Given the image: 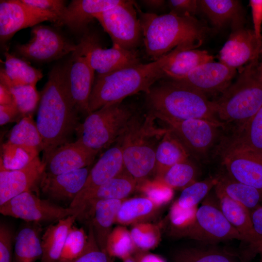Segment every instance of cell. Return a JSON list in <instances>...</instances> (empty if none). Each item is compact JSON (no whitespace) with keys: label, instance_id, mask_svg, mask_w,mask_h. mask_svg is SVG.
I'll return each instance as SVG.
<instances>
[{"label":"cell","instance_id":"6da1fadb","mask_svg":"<svg viewBox=\"0 0 262 262\" xmlns=\"http://www.w3.org/2000/svg\"><path fill=\"white\" fill-rule=\"evenodd\" d=\"M78 113L70 92L66 66H56L40 93L36 124L43 141L45 158L69 140L80 125Z\"/></svg>","mask_w":262,"mask_h":262},{"label":"cell","instance_id":"7a4b0ae2","mask_svg":"<svg viewBox=\"0 0 262 262\" xmlns=\"http://www.w3.org/2000/svg\"><path fill=\"white\" fill-rule=\"evenodd\" d=\"M147 55L156 61L176 48L196 49L202 45L209 29L195 17L172 12L158 15L143 12L134 2Z\"/></svg>","mask_w":262,"mask_h":262},{"label":"cell","instance_id":"3957f363","mask_svg":"<svg viewBox=\"0 0 262 262\" xmlns=\"http://www.w3.org/2000/svg\"><path fill=\"white\" fill-rule=\"evenodd\" d=\"M172 52L157 60L139 64L112 73L97 75L91 93L89 107L92 113L103 106L122 102L139 92L147 93L154 83L164 76V68Z\"/></svg>","mask_w":262,"mask_h":262},{"label":"cell","instance_id":"277c9868","mask_svg":"<svg viewBox=\"0 0 262 262\" xmlns=\"http://www.w3.org/2000/svg\"><path fill=\"white\" fill-rule=\"evenodd\" d=\"M150 114L160 120L197 118L224 127L217 119L214 101L206 95L174 80L153 85L146 94Z\"/></svg>","mask_w":262,"mask_h":262},{"label":"cell","instance_id":"5b68a950","mask_svg":"<svg viewBox=\"0 0 262 262\" xmlns=\"http://www.w3.org/2000/svg\"><path fill=\"white\" fill-rule=\"evenodd\" d=\"M239 71L236 80L214 101L216 117L224 126L232 123L237 128L243 125L262 106V72L259 58Z\"/></svg>","mask_w":262,"mask_h":262},{"label":"cell","instance_id":"8992f818","mask_svg":"<svg viewBox=\"0 0 262 262\" xmlns=\"http://www.w3.org/2000/svg\"><path fill=\"white\" fill-rule=\"evenodd\" d=\"M154 118L150 114L142 122L135 115L117 141L121 146L125 169L137 182L146 180L155 168L156 149L150 138L156 135H164L168 130L154 127Z\"/></svg>","mask_w":262,"mask_h":262},{"label":"cell","instance_id":"52a82bcc","mask_svg":"<svg viewBox=\"0 0 262 262\" xmlns=\"http://www.w3.org/2000/svg\"><path fill=\"white\" fill-rule=\"evenodd\" d=\"M134 115L133 109L122 102L105 105L87 115L80 124L77 139L98 152L109 148L123 134Z\"/></svg>","mask_w":262,"mask_h":262},{"label":"cell","instance_id":"ba28073f","mask_svg":"<svg viewBox=\"0 0 262 262\" xmlns=\"http://www.w3.org/2000/svg\"><path fill=\"white\" fill-rule=\"evenodd\" d=\"M0 213L5 216L41 225L53 223L77 213L82 215L83 210L81 208H64L49 200L41 199L29 191L0 206Z\"/></svg>","mask_w":262,"mask_h":262},{"label":"cell","instance_id":"9c48e42d","mask_svg":"<svg viewBox=\"0 0 262 262\" xmlns=\"http://www.w3.org/2000/svg\"><path fill=\"white\" fill-rule=\"evenodd\" d=\"M132 0L120 4L94 16L110 35L113 45L132 50L143 40L142 30Z\"/></svg>","mask_w":262,"mask_h":262},{"label":"cell","instance_id":"30bf717a","mask_svg":"<svg viewBox=\"0 0 262 262\" xmlns=\"http://www.w3.org/2000/svg\"><path fill=\"white\" fill-rule=\"evenodd\" d=\"M77 48L56 30L48 26L37 25L32 27L31 38L26 43L17 45L18 54L38 62H47L61 58Z\"/></svg>","mask_w":262,"mask_h":262},{"label":"cell","instance_id":"8fae6325","mask_svg":"<svg viewBox=\"0 0 262 262\" xmlns=\"http://www.w3.org/2000/svg\"><path fill=\"white\" fill-rule=\"evenodd\" d=\"M77 49L86 57L98 76L141 63L136 50H127L115 45L104 49L98 44L95 37L90 35L82 37Z\"/></svg>","mask_w":262,"mask_h":262},{"label":"cell","instance_id":"7c38bea8","mask_svg":"<svg viewBox=\"0 0 262 262\" xmlns=\"http://www.w3.org/2000/svg\"><path fill=\"white\" fill-rule=\"evenodd\" d=\"M180 141L189 154L202 157L209 151L217 139L219 128L223 126L202 119L161 120Z\"/></svg>","mask_w":262,"mask_h":262},{"label":"cell","instance_id":"4fadbf2b","mask_svg":"<svg viewBox=\"0 0 262 262\" xmlns=\"http://www.w3.org/2000/svg\"><path fill=\"white\" fill-rule=\"evenodd\" d=\"M182 236L211 243L233 239L243 241L219 206L209 202H205L198 208L195 222Z\"/></svg>","mask_w":262,"mask_h":262},{"label":"cell","instance_id":"5bb4252c","mask_svg":"<svg viewBox=\"0 0 262 262\" xmlns=\"http://www.w3.org/2000/svg\"><path fill=\"white\" fill-rule=\"evenodd\" d=\"M49 21L57 24L55 15L29 5L22 0L0 1V40L5 44L18 31Z\"/></svg>","mask_w":262,"mask_h":262},{"label":"cell","instance_id":"9a60e30c","mask_svg":"<svg viewBox=\"0 0 262 262\" xmlns=\"http://www.w3.org/2000/svg\"><path fill=\"white\" fill-rule=\"evenodd\" d=\"M124 170L121 146L117 141L102 154L90 169L84 185L70 203L69 207L83 208L85 200L95 189Z\"/></svg>","mask_w":262,"mask_h":262},{"label":"cell","instance_id":"2e32d148","mask_svg":"<svg viewBox=\"0 0 262 262\" xmlns=\"http://www.w3.org/2000/svg\"><path fill=\"white\" fill-rule=\"evenodd\" d=\"M222 162L230 178L262 191V155L245 149L226 148Z\"/></svg>","mask_w":262,"mask_h":262},{"label":"cell","instance_id":"e0dca14e","mask_svg":"<svg viewBox=\"0 0 262 262\" xmlns=\"http://www.w3.org/2000/svg\"><path fill=\"white\" fill-rule=\"evenodd\" d=\"M236 69L223 63L211 62L202 64L183 78L174 80L206 95L222 93L231 84Z\"/></svg>","mask_w":262,"mask_h":262},{"label":"cell","instance_id":"ac0fdd59","mask_svg":"<svg viewBox=\"0 0 262 262\" xmlns=\"http://www.w3.org/2000/svg\"><path fill=\"white\" fill-rule=\"evenodd\" d=\"M98 152L77 139L57 147L41 160L45 173L58 175L89 166Z\"/></svg>","mask_w":262,"mask_h":262},{"label":"cell","instance_id":"d6986e66","mask_svg":"<svg viewBox=\"0 0 262 262\" xmlns=\"http://www.w3.org/2000/svg\"><path fill=\"white\" fill-rule=\"evenodd\" d=\"M261 45L253 30L243 27L232 30L219 52V62L239 70L259 58Z\"/></svg>","mask_w":262,"mask_h":262},{"label":"cell","instance_id":"ffe728a7","mask_svg":"<svg viewBox=\"0 0 262 262\" xmlns=\"http://www.w3.org/2000/svg\"><path fill=\"white\" fill-rule=\"evenodd\" d=\"M66 66V76L71 97L79 112L91 114L89 99L95 81V71L86 57L77 49Z\"/></svg>","mask_w":262,"mask_h":262},{"label":"cell","instance_id":"44dd1931","mask_svg":"<svg viewBox=\"0 0 262 262\" xmlns=\"http://www.w3.org/2000/svg\"><path fill=\"white\" fill-rule=\"evenodd\" d=\"M45 164L38 156L20 169L10 170L0 164V206L39 184Z\"/></svg>","mask_w":262,"mask_h":262},{"label":"cell","instance_id":"7402d4cb","mask_svg":"<svg viewBox=\"0 0 262 262\" xmlns=\"http://www.w3.org/2000/svg\"><path fill=\"white\" fill-rule=\"evenodd\" d=\"M90 170L87 166L58 175L44 172L39 184L40 190L51 199L71 202L82 190Z\"/></svg>","mask_w":262,"mask_h":262},{"label":"cell","instance_id":"603a6c76","mask_svg":"<svg viewBox=\"0 0 262 262\" xmlns=\"http://www.w3.org/2000/svg\"><path fill=\"white\" fill-rule=\"evenodd\" d=\"M124 0H73L66 6L57 25L66 26L79 33L95 19L94 16L111 9Z\"/></svg>","mask_w":262,"mask_h":262},{"label":"cell","instance_id":"cb8c5ba5","mask_svg":"<svg viewBox=\"0 0 262 262\" xmlns=\"http://www.w3.org/2000/svg\"><path fill=\"white\" fill-rule=\"evenodd\" d=\"M198 10L208 18L212 24L220 29L230 25L232 30L244 27V10L236 0H198Z\"/></svg>","mask_w":262,"mask_h":262},{"label":"cell","instance_id":"d4e9b609","mask_svg":"<svg viewBox=\"0 0 262 262\" xmlns=\"http://www.w3.org/2000/svg\"><path fill=\"white\" fill-rule=\"evenodd\" d=\"M124 200L104 199L98 201L88 214L91 216L90 223L98 247L106 252L108 238L115 223L117 214Z\"/></svg>","mask_w":262,"mask_h":262},{"label":"cell","instance_id":"484cf974","mask_svg":"<svg viewBox=\"0 0 262 262\" xmlns=\"http://www.w3.org/2000/svg\"><path fill=\"white\" fill-rule=\"evenodd\" d=\"M80 213L70 215L49 226L41 236L40 262H57L61 256L68 233Z\"/></svg>","mask_w":262,"mask_h":262},{"label":"cell","instance_id":"4316f807","mask_svg":"<svg viewBox=\"0 0 262 262\" xmlns=\"http://www.w3.org/2000/svg\"><path fill=\"white\" fill-rule=\"evenodd\" d=\"M171 52L170 61L164 70V76L170 80L181 79L196 67L213 61V57L204 50L188 49L179 46Z\"/></svg>","mask_w":262,"mask_h":262},{"label":"cell","instance_id":"83f0119b","mask_svg":"<svg viewBox=\"0 0 262 262\" xmlns=\"http://www.w3.org/2000/svg\"><path fill=\"white\" fill-rule=\"evenodd\" d=\"M41 225L29 222L15 239L13 262H35L42 256Z\"/></svg>","mask_w":262,"mask_h":262},{"label":"cell","instance_id":"f1b7e54d","mask_svg":"<svg viewBox=\"0 0 262 262\" xmlns=\"http://www.w3.org/2000/svg\"><path fill=\"white\" fill-rule=\"evenodd\" d=\"M137 181L125 169L123 172L95 189L83 205L84 213L88 212L98 200H125L136 188Z\"/></svg>","mask_w":262,"mask_h":262},{"label":"cell","instance_id":"f546056e","mask_svg":"<svg viewBox=\"0 0 262 262\" xmlns=\"http://www.w3.org/2000/svg\"><path fill=\"white\" fill-rule=\"evenodd\" d=\"M189 155L182 143L168 129L155 150L156 179H161L170 167L187 160Z\"/></svg>","mask_w":262,"mask_h":262},{"label":"cell","instance_id":"4dcf8cb0","mask_svg":"<svg viewBox=\"0 0 262 262\" xmlns=\"http://www.w3.org/2000/svg\"><path fill=\"white\" fill-rule=\"evenodd\" d=\"M216 193L222 194L242 205L250 213L262 206V191L237 181L229 175L219 177Z\"/></svg>","mask_w":262,"mask_h":262},{"label":"cell","instance_id":"1f68e13d","mask_svg":"<svg viewBox=\"0 0 262 262\" xmlns=\"http://www.w3.org/2000/svg\"><path fill=\"white\" fill-rule=\"evenodd\" d=\"M6 143L24 149L34 158L38 156L43 141L31 115L23 116L13 126Z\"/></svg>","mask_w":262,"mask_h":262},{"label":"cell","instance_id":"d6a6232c","mask_svg":"<svg viewBox=\"0 0 262 262\" xmlns=\"http://www.w3.org/2000/svg\"><path fill=\"white\" fill-rule=\"evenodd\" d=\"M216 194L218 199L219 207L223 214L242 236L243 241L248 243L249 247L254 240L250 212L226 196L219 193H216Z\"/></svg>","mask_w":262,"mask_h":262},{"label":"cell","instance_id":"836d02e7","mask_svg":"<svg viewBox=\"0 0 262 262\" xmlns=\"http://www.w3.org/2000/svg\"><path fill=\"white\" fill-rule=\"evenodd\" d=\"M226 148L245 149L262 155V106L248 121L237 128Z\"/></svg>","mask_w":262,"mask_h":262},{"label":"cell","instance_id":"e575fe53","mask_svg":"<svg viewBox=\"0 0 262 262\" xmlns=\"http://www.w3.org/2000/svg\"><path fill=\"white\" fill-rule=\"evenodd\" d=\"M0 83L9 89L23 117L31 115L35 110L40 98V93L37 91L36 86L12 82L6 76L3 68L0 69Z\"/></svg>","mask_w":262,"mask_h":262},{"label":"cell","instance_id":"d590c367","mask_svg":"<svg viewBox=\"0 0 262 262\" xmlns=\"http://www.w3.org/2000/svg\"><path fill=\"white\" fill-rule=\"evenodd\" d=\"M156 209L154 204L145 196L124 200L118 212L115 223L123 226L133 225L149 216Z\"/></svg>","mask_w":262,"mask_h":262},{"label":"cell","instance_id":"8d00e7d4","mask_svg":"<svg viewBox=\"0 0 262 262\" xmlns=\"http://www.w3.org/2000/svg\"><path fill=\"white\" fill-rule=\"evenodd\" d=\"M5 62L3 71L13 82L36 86L43 77L39 69L31 66L26 61L12 55L8 51L4 53Z\"/></svg>","mask_w":262,"mask_h":262},{"label":"cell","instance_id":"74e56055","mask_svg":"<svg viewBox=\"0 0 262 262\" xmlns=\"http://www.w3.org/2000/svg\"><path fill=\"white\" fill-rule=\"evenodd\" d=\"M174 262H235L234 255L217 248H191L181 250L174 256Z\"/></svg>","mask_w":262,"mask_h":262},{"label":"cell","instance_id":"f35d334b","mask_svg":"<svg viewBox=\"0 0 262 262\" xmlns=\"http://www.w3.org/2000/svg\"><path fill=\"white\" fill-rule=\"evenodd\" d=\"M219 177H211L200 181H195L184 188L175 202L180 208L191 209L198 208V205L210 191L215 187Z\"/></svg>","mask_w":262,"mask_h":262},{"label":"cell","instance_id":"ab89813d","mask_svg":"<svg viewBox=\"0 0 262 262\" xmlns=\"http://www.w3.org/2000/svg\"><path fill=\"white\" fill-rule=\"evenodd\" d=\"M136 247L130 231L125 226L119 225L113 229L106 246V252L111 257L124 259L131 254Z\"/></svg>","mask_w":262,"mask_h":262},{"label":"cell","instance_id":"60d3db41","mask_svg":"<svg viewBox=\"0 0 262 262\" xmlns=\"http://www.w3.org/2000/svg\"><path fill=\"white\" fill-rule=\"evenodd\" d=\"M196 176L195 166L187 159L170 167L160 180L173 190L183 189L196 181Z\"/></svg>","mask_w":262,"mask_h":262},{"label":"cell","instance_id":"b9f144b4","mask_svg":"<svg viewBox=\"0 0 262 262\" xmlns=\"http://www.w3.org/2000/svg\"><path fill=\"white\" fill-rule=\"evenodd\" d=\"M130 231L136 248L143 251L154 248L161 241L159 228L149 223L135 224Z\"/></svg>","mask_w":262,"mask_h":262},{"label":"cell","instance_id":"7bdbcfd3","mask_svg":"<svg viewBox=\"0 0 262 262\" xmlns=\"http://www.w3.org/2000/svg\"><path fill=\"white\" fill-rule=\"evenodd\" d=\"M88 243V234L86 233L83 228L73 225L68 233L57 262L70 261L78 257L85 251Z\"/></svg>","mask_w":262,"mask_h":262},{"label":"cell","instance_id":"ee69618b","mask_svg":"<svg viewBox=\"0 0 262 262\" xmlns=\"http://www.w3.org/2000/svg\"><path fill=\"white\" fill-rule=\"evenodd\" d=\"M139 189L144 196L149 199L157 208L170 202L174 196V190L162 180L152 181L145 180L139 182Z\"/></svg>","mask_w":262,"mask_h":262},{"label":"cell","instance_id":"f6af8a7d","mask_svg":"<svg viewBox=\"0 0 262 262\" xmlns=\"http://www.w3.org/2000/svg\"><path fill=\"white\" fill-rule=\"evenodd\" d=\"M35 158L24 149L5 143L2 147L0 164L7 170H17L24 167Z\"/></svg>","mask_w":262,"mask_h":262},{"label":"cell","instance_id":"bcb514c9","mask_svg":"<svg viewBox=\"0 0 262 262\" xmlns=\"http://www.w3.org/2000/svg\"><path fill=\"white\" fill-rule=\"evenodd\" d=\"M198 208L184 209L175 202L172 204L169 212V219L175 232L182 236L193 224Z\"/></svg>","mask_w":262,"mask_h":262},{"label":"cell","instance_id":"7dc6e473","mask_svg":"<svg viewBox=\"0 0 262 262\" xmlns=\"http://www.w3.org/2000/svg\"><path fill=\"white\" fill-rule=\"evenodd\" d=\"M88 234V245L86 250L82 255L70 261L57 262H112L111 259V257L98 247L90 224H89Z\"/></svg>","mask_w":262,"mask_h":262},{"label":"cell","instance_id":"c3c4849f","mask_svg":"<svg viewBox=\"0 0 262 262\" xmlns=\"http://www.w3.org/2000/svg\"><path fill=\"white\" fill-rule=\"evenodd\" d=\"M254 232V240L249 246L250 254L260 253L262 250V206L250 212Z\"/></svg>","mask_w":262,"mask_h":262},{"label":"cell","instance_id":"681fc988","mask_svg":"<svg viewBox=\"0 0 262 262\" xmlns=\"http://www.w3.org/2000/svg\"><path fill=\"white\" fill-rule=\"evenodd\" d=\"M13 235L8 226L0 225V262H13Z\"/></svg>","mask_w":262,"mask_h":262},{"label":"cell","instance_id":"f907efd6","mask_svg":"<svg viewBox=\"0 0 262 262\" xmlns=\"http://www.w3.org/2000/svg\"><path fill=\"white\" fill-rule=\"evenodd\" d=\"M22 1L29 5L55 15L58 17L59 20L66 6L65 1L63 0H22Z\"/></svg>","mask_w":262,"mask_h":262},{"label":"cell","instance_id":"816d5d0a","mask_svg":"<svg viewBox=\"0 0 262 262\" xmlns=\"http://www.w3.org/2000/svg\"><path fill=\"white\" fill-rule=\"evenodd\" d=\"M168 3L170 12L180 16L194 17L198 10L196 0H170Z\"/></svg>","mask_w":262,"mask_h":262},{"label":"cell","instance_id":"f5cc1de1","mask_svg":"<svg viewBox=\"0 0 262 262\" xmlns=\"http://www.w3.org/2000/svg\"><path fill=\"white\" fill-rule=\"evenodd\" d=\"M249 4L253 20V31L257 39L262 44V0H250Z\"/></svg>","mask_w":262,"mask_h":262},{"label":"cell","instance_id":"db71d44e","mask_svg":"<svg viewBox=\"0 0 262 262\" xmlns=\"http://www.w3.org/2000/svg\"><path fill=\"white\" fill-rule=\"evenodd\" d=\"M22 117L15 102L7 105H0V126L12 122Z\"/></svg>","mask_w":262,"mask_h":262},{"label":"cell","instance_id":"11a10c76","mask_svg":"<svg viewBox=\"0 0 262 262\" xmlns=\"http://www.w3.org/2000/svg\"><path fill=\"white\" fill-rule=\"evenodd\" d=\"M133 258L136 262H165L157 255L143 252L137 253Z\"/></svg>","mask_w":262,"mask_h":262},{"label":"cell","instance_id":"9f6ffc18","mask_svg":"<svg viewBox=\"0 0 262 262\" xmlns=\"http://www.w3.org/2000/svg\"><path fill=\"white\" fill-rule=\"evenodd\" d=\"M15 102L14 97L9 89L0 83V105H7Z\"/></svg>","mask_w":262,"mask_h":262},{"label":"cell","instance_id":"6f0895ef","mask_svg":"<svg viewBox=\"0 0 262 262\" xmlns=\"http://www.w3.org/2000/svg\"><path fill=\"white\" fill-rule=\"evenodd\" d=\"M141 2L146 7L153 9H159L164 5L165 1L163 0H144Z\"/></svg>","mask_w":262,"mask_h":262},{"label":"cell","instance_id":"680465c9","mask_svg":"<svg viewBox=\"0 0 262 262\" xmlns=\"http://www.w3.org/2000/svg\"><path fill=\"white\" fill-rule=\"evenodd\" d=\"M259 66L262 72V46H261L259 57Z\"/></svg>","mask_w":262,"mask_h":262},{"label":"cell","instance_id":"91938a15","mask_svg":"<svg viewBox=\"0 0 262 262\" xmlns=\"http://www.w3.org/2000/svg\"><path fill=\"white\" fill-rule=\"evenodd\" d=\"M123 262H136L133 257L131 256H129L122 260Z\"/></svg>","mask_w":262,"mask_h":262},{"label":"cell","instance_id":"94428289","mask_svg":"<svg viewBox=\"0 0 262 262\" xmlns=\"http://www.w3.org/2000/svg\"><path fill=\"white\" fill-rule=\"evenodd\" d=\"M259 254H260V262H262V251Z\"/></svg>","mask_w":262,"mask_h":262},{"label":"cell","instance_id":"6125c7cd","mask_svg":"<svg viewBox=\"0 0 262 262\" xmlns=\"http://www.w3.org/2000/svg\"><path fill=\"white\" fill-rule=\"evenodd\" d=\"M261 251H262V250L261 251Z\"/></svg>","mask_w":262,"mask_h":262},{"label":"cell","instance_id":"be15d7a7","mask_svg":"<svg viewBox=\"0 0 262 262\" xmlns=\"http://www.w3.org/2000/svg\"><path fill=\"white\" fill-rule=\"evenodd\" d=\"M261 46H262V45H261Z\"/></svg>","mask_w":262,"mask_h":262}]
</instances>
